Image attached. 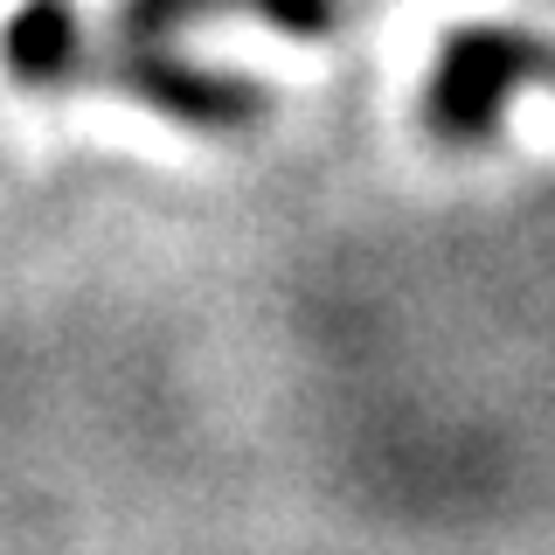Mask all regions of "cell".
<instances>
[{"instance_id":"obj_2","label":"cell","mask_w":555,"mask_h":555,"mask_svg":"<svg viewBox=\"0 0 555 555\" xmlns=\"http://www.w3.org/2000/svg\"><path fill=\"white\" fill-rule=\"evenodd\" d=\"M91 77H104L112 91L139 98L153 118L188 126V132H257L271 118V91L257 77L195 63L173 42H118V35H104V56H91Z\"/></svg>"},{"instance_id":"obj_4","label":"cell","mask_w":555,"mask_h":555,"mask_svg":"<svg viewBox=\"0 0 555 555\" xmlns=\"http://www.w3.org/2000/svg\"><path fill=\"white\" fill-rule=\"evenodd\" d=\"M216 14H236L230 0H118L112 8V35L118 42H173L181 28L216 22Z\"/></svg>"},{"instance_id":"obj_1","label":"cell","mask_w":555,"mask_h":555,"mask_svg":"<svg viewBox=\"0 0 555 555\" xmlns=\"http://www.w3.org/2000/svg\"><path fill=\"white\" fill-rule=\"evenodd\" d=\"M528 83L555 91V35L520 22H459L430 49L416 112H424V132L444 153H479L507 132L514 98Z\"/></svg>"},{"instance_id":"obj_3","label":"cell","mask_w":555,"mask_h":555,"mask_svg":"<svg viewBox=\"0 0 555 555\" xmlns=\"http://www.w3.org/2000/svg\"><path fill=\"white\" fill-rule=\"evenodd\" d=\"M0 69L22 91H63L91 77V28L77 0H14V14L0 22Z\"/></svg>"},{"instance_id":"obj_5","label":"cell","mask_w":555,"mask_h":555,"mask_svg":"<svg viewBox=\"0 0 555 555\" xmlns=\"http://www.w3.org/2000/svg\"><path fill=\"white\" fill-rule=\"evenodd\" d=\"M236 14H250V22H264L278 35H292V42H326V35L340 28V0H230Z\"/></svg>"}]
</instances>
